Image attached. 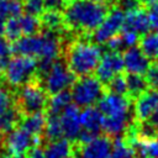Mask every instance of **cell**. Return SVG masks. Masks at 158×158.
<instances>
[{"label":"cell","mask_w":158,"mask_h":158,"mask_svg":"<svg viewBox=\"0 0 158 158\" xmlns=\"http://www.w3.org/2000/svg\"><path fill=\"white\" fill-rule=\"evenodd\" d=\"M110 7L95 0H77L65 4L63 11L65 28L89 36L102 23L110 12Z\"/></svg>","instance_id":"cell-1"},{"label":"cell","mask_w":158,"mask_h":158,"mask_svg":"<svg viewBox=\"0 0 158 158\" xmlns=\"http://www.w3.org/2000/svg\"><path fill=\"white\" fill-rule=\"evenodd\" d=\"M89 36H79L68 44L65 58L69 70L75 77H88L96 70L101 57V47L93 41Z\"/></svg>","instance_id":"cell-2"},{"label":"cell","mask_w":158,"mask_h":158,"mask_svg":"<svg viewBox=\"0 0 158 158\" xmlns=\"http://www.w3.org/2000/svg\"><path fill=\"white\" fill-rule=\"evenodd\" d=\"M14 52L17 56L54 62L60 53V38L52 31L32 36H22L14 42Z\"/></svg>","instance_id":"cell-3"},{"label":"cell","mask_w":158,"mask_h":158,"mask_svg":"<svg viewBox=\"0 0 158 158\" xmlns=\"http://www.w3.org/2000/svg\"><path fill=\"white\" fill-rule=\"evenodd\" d=\"M106 93V86L96 77L93 75L77 79L70 89L74 105L84 109L98 104Z\"/></svg>","instance_id":"cell-4"},{"label":"cell","mask_w":158,"mask_h":158,"mask_svg":"<svg viewBox=\"0 0 158 158\" xmlns=\"http://www.w3.org/2000/svg\"><path fill=\"white\" fill-rule=\"evenodd\" d=\"M38 60L31 57L15 56L11 57L5 72L4 78L11 86L21 88L31 83L32 78L37 73Z\"/></svg>","instance_id":"cell-5"},{"label":"cell","mask_w":158,"mask_h":158,"mask_svg":"<svg viewBox=\"0 0 158 158\" xmlns=\"http://www.w3.org/2000/svg\"><path fill=\"white\" fill-rule=\"evenodd\" d=\"M43 77L42 88L46 90L48 95H54L57 93L68 90L75 81V75L69 70L67 63L63 60H54L51 68L47 70Z\"/></svg>","instance_id":"cell-6"},{"label":"cell","mask_w":158,"mask_h":158,"mask_svg":"<svg viewBox=\"0 0 158 158\" xmlns=\"http://www.w3.org/2000/svg\"><path fill=\"white\" fill-rule=\"evenodd\" d=\"M48 94L37 83H28L20 88L19 91V106L26 115L42 112L47 107Z\"/></svg>","instance_id":"cell-7"},{"label":"cell","mask_w":158,"mask_h":158,"mask_svg":"<svg viewBox=\"0 0 158 158\" xmlns=\"http://www.w3.org/2000/svg\"><path fill=\"white\" fill-rule=\"evenodd\" d=\"M125 23V14L123 11L115 6L110 10L106 19L102 21V23L91 33V40L96 44L106 43L111 37L120 33Z\"/></svg>","instance_id":"cell-8"},{"label":"cell","mask_w":158,"mask_h":158,"mask_svg":"<svg viewBox=\"0 0 158 158\" xmlns=\"http://www.w3.org/2000/svg\"><path fill=\"white\" fill-rule=\"evenodd\" d=\"M96 107L105 117H120L132 115V100L128 96L112 93H106L96 104Z\"/></svg>","instance_id":"cell-9"},{"label":"cell","mask_w":158,"mask_h":158,"mask_svg":"<svg viewBox=\"0 0 158 158\" xmlns=\"http://www.w3.org/2000/svg\"><path fill=\"white\" fill-rule=\"evenodd\" d=\"M125 69L123 57L118 52L107 51L102 54L101 60L95 70L96 78L106 86L107 83L117 74H121Z\"/></svg>","instance_id":"cell-10"},{"label":"cell","mask_w":158,"mask_h":158,"mask_svg":"<svg viewBox=\"0 0 158 158\" xmlns=\"http://www.w3.org/2000/svg\"><path fill=\"white\" fill-rule=\"evenodd\" d=\"M5 144L10 154L22 156L31 148L37 147V144H40V136L33 137L22 127H16L15 130L7 133Z\"/></svg>","instance_id":"cell-11"},{"label":"cell","mask_w":158,"mask_h":158,"mask_svg":"<svg viewBox=\"0 0 158 158\" xmlns=\"http://www.w3.org/2000/svg\"><path fill=\"white\" fill-rule=\"evenodd\" d=\"M158 109V90L148 88L141 94L133 104V115L136 122H146Z\"/></svg>","instance_id":"cell-12"},{"label":"cell","mask_w":158,"mask_h":158,"mask_svg":"<svg viewBox=\"0 0 158 158\" xmlns=\"http://www.w3.org/2000/svg\"><path fill=\"white\" fill-rule=\"evenodd\" d=\"M80 158H111L114 149V141L104 135L99 136L91 142L78 146Z\"/></svg>","instance_id":"cell-13"},{"label":"cell","mask_w":158,"mask_h":158,"mask_svg":"<svg viewBox=\"0 0 158 158\" xmlns=\"http://www.w3.org/2000/svg\"><path fill=\"white\" fill-rule=\"evenodd\" d=\"M60 123L63 130V137L69 141H77L81 132L80 111L77 105L70 104L60 115Z\"/></svg>","instance_id":"cell-14"},{"label":"cell","mask_w":158,"mask_h":158,"mask_svg":"<svg viewBox=\"0 0 158 158\" xmlns=\"http://www.w3.org/2000/svg\"><path fill=\"white\" fill-rule=\"evenodd\" d=\"M122 57H123L125 69L127 70V73L146 75L151 65V59L141 51L139 47L135 46V47L127 48L122 53Z\"/></svg>","instance_id":"cell-15"},{"label":"cell","mask_w":158,"mask_h":158,"mask_svg":"<svg viewBox=\"0 0 158 158\" xmlns=\"http://www.w3.org/2000/svg\"><path fill=\"white\" fill-rule=\"evenodd\" d=\"M123 30H130L139 36H144L148 33V31L152 28L148 12L146 11L144 7H138L131 11H127L125 14V23H123Z\"/></svg>","instance_id":"cell-16"},{"label":"cell","mask_w":158,"mask_h":158,"mask_svg":"<svg viewBox=\"0 0 158 158\" xmlns=\"http://www.w3.org/2000/svg\"><path fill=\"white\" fill-rule=\"evenodd\" d=\"M102 122L104 115L100 112L98 107L89 106L80 111V123L84 131H89L100 136V132L102 130Z\"/></svg>","instance_id":"cell-17"},{"label":"cell","mask_w":158,"mask_h":158,"mask_svg":"<svg viewBox=\"0 0 158 158\" xmlns=\"http://www.w3.org/2000/svg\"><path fill=\"white\" fill-rule=\"evenodd\" d=\"M46 158H73L74 151L72 142L67 138L51 141L44 148Z\"/></svg>","instance_id":"cell-18"},{"label":"cell","mask_w":158,"mask_h":158,"mask_svg":"<svg viewBox=\"0 0 158 158\" xmlns=\"http://www.w3.org/2000/svg\"><path fill=\"white\" fill-rule=\"evenodd\" d=\"M46 121H47V115L43 111L28 114V115H25L23 118H21V126L20 127H22L30 135L36 137V136H40L44 131Z\"/></svg>","instance_id":"cell-19"},{"label":"cell","mask_w":158,"mask_h":158,"mask_svg":"<svg viewBox=\"0 0 158 158\" xmlns=\"http://www.w3.org/2000/svg\"><path fill=\"white\" fill-rule=\"evenodd\" d=\"M72 94L68 90L57 93L51 95L47 102V112L48 115H60L70 104H72Z\"/></svg>","instance_id":"cell-20"},{"label":"cell","mask_w":158,"mask_h":158,"mask_svg":"<svg viewBox=\"0 0 158 158\" xmlns=\"http://www.w3.org/2000/svg\"><path fill=\"white\" fill-rule=\"evenodd\" d=\"M41 23L47 28V31L59 32L62 28H65L63 11L59 10H44L41 14Z\"/></svg>","instance_id":"cell-21"},{"label":"cell","mask_w":158,"mask_h":158,"mask_svg":"<svg viewBox=\"0 0 158 158\" xmlns=\"http://www.w3.org/2000/svg\"><path fill=\"white\" fill-rule=\"evenodd\" d=\"M138 47L153 62H158V32H148L139 37Z\"/></svg>","instance_id":"cell-22"},{"label":"cell","mask_w":158,"mask_h":158,"mask_svg":"<svg viewBox=\"0 0 158 158\" xmlns=\"http://www.w3.org/2000/svg\"><path fill=\"white\" fill-rule=\"evenodd\" d=\"M126 81H127V90H128V98L135 101L141 94H143L149 86L147 84V80L143 75L138 74H126Z\"/></svg>","instance_id":"cell-23"},{"label":"cell","mask_w":158,"mask_h":158,"mask_svg":"<svg viewBox=\"0 0 158 158\" xmlns=\"http://www.w3.org/2000/svg\"><path fill=\"white\" fill-rule=\"evenodd\" d=\"M21 114L19 109L10 107L6 110L2 115H0V132L1 133H9L12 130L16 128L17 123L21 121Z\"/></svg>","instance_id":"cell-24"},{"label":"cell","mask_w":158,"mask_h":158,"mask_svg":"<svg viewBox=\"0 0 158 158\" xmlns=\"http://www.w3.org/2000/svg\"><path fill=\"white\" fill-rule=\"evenodd\" d=\"M19 23L21 27L22 36L37 35L42 27L41 20L37 16L31 14H22L21 16H19Z\"/></svg>","instance_id":"cell-25"},{"label":"cell","mask_w":158,"mask_h":158,"mask_svg":"<svg viewBox=\"0 0 158 158\" xmlns=\"http://www.w3.org/2000/svg\"><path fill=\"white\" fill-rule=\"evenodd\" d=\"M44 135L49 141L63 138V130H62L59 115H47Z\"/></svg>","instance_id":"cell-26"},{"label":"cell","mask_w":158,"mask_h":158,"mask_svg":"<svg viewBox=\"0 0 158 158\" xmlns=\"http://www.w3.org/2000/svg\"><path fill=\"white\" fill-rule=\"evenodd\" d=\"M107 93L117 94V95H123L128 96V90H127V81H126V74L121 73L115 75L106 85Z\"/></svg>","instance_id":"cell-27"},{"label":"cell","mask_w":158,"mask_h":158,"mask_svg":"<svg viewBox=\"0 0 158 158\" xmlns=\"http://www.w3.org/2000/svg\"><path fill=\"white\" fill-rule=\"evenodd\" d=\"M111 158H137L133 149L125 142L123 138H116L114 141V149Z\"/></svg>","instance_id":"cell-28"},{"label":"cell","mask_w":158,"mask_h":158,"mask_svg":"<svg viewBox=\"0 0 158 158\" xmlns=\"http://www.w3.org/2000/svg\"><path fill=\"white\" fill-rule=\"evenodd\" d=\"M5 36L11 42H15L20 37H22L21 27H20V23H19V17H10L6 21V25H5Z\"/></svg>","instance_id":"cell-29"},{"label":"cell","mask_w":158,"mask_h":158,"mask_svg":"<svg viewBox=\"0 0 158 158\" xmlns=\"http://www.w3.org/2000/svg\"><path fill=\"white\" fill-rule=\"evenodd\" d=\"M22 2L26 14L38 16L44 11V0H22Z\"/></svg>","instance_id":"cell-30"},{"label":"cell","mask_w":158,"mask_h":158,"mask_svg":"<svg viewBox=\"0 0 158 158\" xmlns=\"http://www.w3.org/2000/svg\"><path fill=\"white\" fill-rule=\"evenodd\" d=\"M146 80L149 88L158 90V62H152L147 73H146Z\"/></svg>","instance_id":"cell-31"},{"label":"cell","mask_w":158,"mask_h":158,"mask_svg":"<svg viewBox=\"0 0 158 158\" xmlns=\"http://www.w3.org/2000/svg\"><path fill=\"white\" fill-rule=\"evenodd\" d=\"M12 102H14V99L11 93L6 88L0 85V115H2L6 110L12 107Z\"/></svg>","instance_id":"cell-32"},{"label":"cell","mask_w":158,"mask_h":158,"mask_svg":"<svg viewBox=\"0 0 158 158\" xmlns=\"http://www.w3.org/2000/svg\"><path fill=\"white\" fill-rule=\"evenodd\" d=\"M14 52V43L6 37H0V59H10Z\"/></svg>","instance_id":"cell-33"},{"label":"cell","mask_w":158,"mask_h":158,"mask_svg":"<svg viewBox=\"0 0 158 158\" xmlns=\"http://www.w3.org/2000/svg\"><path fill=\"white\" fill-rule=\"evenodd\" d=\"M9 19H10L9 0H0V37L5 33V25Z\"/></svg>","instance_id":"cell-34"},{"label":"cell","mask_w":158,"mask_h":158,"mask_svg":"<svg viewBox=\"0 0 158 158\" xmlns=\"http://www.w3.org/2000/svg\"><path fill=\"white\" fill-rule=\"evenodd\" d=\"M106 48L111 52H121V51H126V47L123 44V41H122V37H121V33H117L115 35L114 37H111L106 43Z\"/></svg>","instance_id":"cell-35"},{"label":"cell","mask_w":158,"mask_h":158,"mask_svg":"<svg viewBox=\"0 0 158 158\" xmlns=\"http://www.w3.org/2000/svg\"><path fill=\"white\" fill-rule=\"evenodd\" d=\"M147 10H148V17H149L151 27L153 30H156V32H158V5L152 6Z\"/></svg>","instance_id":"cell-36"},{"label":"cell","mask_w":158,"mask_h":158,"mask_svg":"<svg viewBox=\"0 0 158 158\" xmlns=\"http://www.w3.org/2000/svg\"><path fill=\"white\" fill-rule=\"evenodd\" d=\"M64 0H44V10H59L64 9Z\"/></svg>","instance_id":"cell-37"},{"label":"cell","mask_w":158,"mask_h":158,"mask_svg":"<svg viewBox=\"0 0 158 158\" xmlns=\"http://www.w3.org/2000/svg\"><path fill=\"white\" fill-rule=\"evenodd\" d=\"M28 158H46L44 149L40 147H33L28 151Z\"/></svg>","instance_id":"cell-38"},{"label":"cell","mask_w":158,"mask_h":158,"mask_svg":"<svg viewBox=\"0 0 158 158\" xmlns=\"http://www.w3.org/2000/svg\"><path fill=\"white\" fill-rule=\"evenodd\" d=\"M139 1H141L142 7H144V9H149L152 6L158 5V0H139Z\"/></svg>","instance_id":"cell-39"},{"label":"cell","mask_w":158,"mask_h":158,"mask_svg":"<svg viewBox=\"0 0 158 158\" xmlns=\"http://www.w3.org/2000/svg\"><path fill=\"white\" fill-rule=\"evenodd\" d=\"M148 121H149V122H151V123H152V125L158 130V109L154 111V114L151 116V118H149Z\"/></svg>","instance_id":"cell-40"},{"label":"cell","mask_w":158,"mask_h":158,"mask_svg":"<svg viewBox=\"0 0 158 158\" xmlns=\"http://www.w3.org/2000/svg\"><path fill=\"white\" fill-rule=\"evenodd\" d=\"M2 147H4V138H2V133L0 132V153L2 151Z\"/></svg>","instance_id":"cell-41"},{"label":"cell","mask_w":158,"mask_h":158,"mask_svg":"<svg viewBox=\"0 0 158 158\" xmlns=\"http://www.w3.org/2000/svg\"><path fill=\"white\" fill-rule=\"evenodd\" d=\"M1 158H23L22 156H12V154H9V156H4Z\"/></svg>","instance_id":"cell-42"},{"label":"cell","mask_w":158,"mask_h":158,"mask_svg":"<svg viewBox=\"0 0 158 158\" xmlns=\"http://www.w3.org/2000/svg\"><path fill=\"white\" fill-rule=\"evenodd\" d=\"M73 1H77V0H64L65 4H69V2H73Z\"/></svg>","instance_id":"cell-43"}]
</instances>
